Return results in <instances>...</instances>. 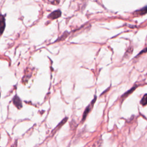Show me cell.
<instances>
[{"mask_svg":"<svg viewBox=\"0 0 147 147\" xmlns=\"http://www.w3.org/2000/svg\"><path fill=\"white\" fill-rule=\"evenodd\" d=\"M146 13H147V6L136 11L134 13V14L136 16H142V15L145 14Z\"/></svg>","mask_w":147,"mask_h":147,"instance_id":"5","label":"cell"},{"mask_svg":"<svg viewBox=\"0 0 147 147\" xmlns=\"http://www.w3.org/2000/svg\"><path fill=\"white\" fill-rule=\"evenodd\" d=\"M13 104L14 105V106L18 108V109H21L22 107V102L21 99H20V98L18 96H17V95H16L13 99Z\"/></svg>","mask_w":147,"mask_h":147,"instance_id":"4","label":"cell"},{"mask_svg":"<svg viewBox=\"0 0 147 147\" xmlns=\"http://www.w3.org/2000/svg\"><path fill=\"white\" fill-rule=\"evenodd\" d=\"M0 96H1V94H0Z\"/></svg>","mask_w":147,"mask_h":147,"instance_id":"10","label":"cell"},{"mask_svg":"<svg viewBox=\"0 0 147 147\" xmlns=\"http://www.w3.org/2000/svg\"><path fill=\"white\" fill-rule=\"evenodd\" d=\"M96 97H95V98L92 100L91 103L90 105H88V106L86 108V109H85V110H84V111L83 115L82 121H84V120L86 119V117H87V115L88 113L90 112V110L91 109V108H92V107L93 104L95 103V100H96Z\"/></svg>","mask_w":147,"mask_h":147,"instance_id":"1","label":"cell"},{"mask_svg":"<svg viewBox=\"0 0 147 147\" xmlns=\"http://www.w3.org/2000/svg\"><path fill=\"white\" fill-rule=\"evenodd\" d=\"M147 52V47H146V48H145L144 49H143V50L138 54V55H140V54H141V53H145V52Z\"/></svg>","mask_w":147,"mask_h":147,"instance_id":"9","label":"cell"},{"mask_svg":"<svg viewBox=\"0 0 147 147\" xmlns=\"http://www.w3.org/2000/svg\"><path fill=\"white\" fill-rule=\"evenodd\" d=\"M141 104L142 105H147V94L144 95L141 100Z\"/></svg>","mask_w":147,"mask_h":147,"instance_id":"6","label":"cell"},{"mask_svg":"<svg viewBox=\"0 0 147 147\" xmlns=\"http://www.w3.org/2000/svg\"><path fill=\"white\" fill-rule=\"evenodd\" d=\"M100 140L99 141H98L96 142H95L94 145H93V146H92V147H99L100 145H101V144H102V142H100Z\"/></svg>","mask_w":147,"mask_h":147,"instance_id":"8","label":"cell"},{"mask_svg":"<svg viewBox=\"0 0 147 147\" xmlns=\"http://www.w3.org/2000/svg\"><path fill=\"white\" fill-rule=\"evenodd\" d=\"M61 11L60 10H55L53 12H52L48 16V18H49V19H51V20H55V19H56L59 17H60L61 16Z\"/></svg>","mask_w":147,"mask_h":147,"instance_id":"2","label":"cell"},{"mask_svg":"<svg viewBox=\"0 0 147 147\" xmlns=\"http://www.w3.org/2000/svg\"><path fill=\"white\" fill-rule=\"evenodd\" d=\"M136 88V86H134V87H133L131 89H130V90H129L127 92H126L125 94H124V95L122 96V97H123V96H125V97H126L128 94H130V93H131L132 92V91L135 89Z\"/></svg>","mask_w":147,"mask_h":147,"instance_id":"7","label":"cell"},{"mask_svg":"<svg viewBox=\"0 0 147 147\" xmlns=\"http://www.w3.org/2000/svg\"><path fill=\"white\" fill-rule=\"evenodd\" d=\"M5 28V18L4 16L0 14V34H2Z\"/></svg>","mask_w":147,"mask_h":147,"instance_id":"3","label":"cell"}]
</instances>
